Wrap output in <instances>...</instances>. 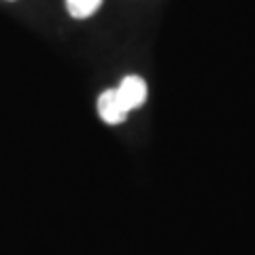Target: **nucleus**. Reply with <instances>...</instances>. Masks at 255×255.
<instances>
[{
	"mask_svg": "<svg viewBox=\"0 0 255 255\" xmlns=\"http://www.w3.org/2000/svg\"><path fill=\"white\" fill-rule=\"evenodd\" d=\"M115 90H117L119 100H122V105L126 107L128 113L134 111V109H138V107H142L145 105V100H147V83L136 75L126 77L124 81L119 83V87H115Z\"/></svg>",
	"mask_w": 255,
	"mask_h": 255,
	"instance_id": "obj_1",
	"label": "nucleus"
},
{
	"mask_svg": "<svg viewBox=\"0 0 255 255\" xmlns=\"http://www.w3.org/2000/svg\"><path fill=\"white\" fill-rule=\"evenodd\" d=\"M98 113H100V117L105 119L107 124H122V122H126L128 111L122 105V100H119L117 90H107L105 94H100V98H98Z\"/></svg>",
	"mask_w": 255,
	"mask_h": 255,
	"instance_id": "obj_2",
	"label": "nucleus"
},
{
	"mask_svg": "<svg viewBox=\"0 0 255 255\" xmlns=\"http://www.w3.org/2000/svg\"><path fill=\"white\" fill-rule=\"evenodd\" d=\"M102 0H66V9L75 19H87L100 9Z\"/></svg>",
	"mask_w": 255,
	"mask_h": 255,
	"instance_id": "obj_3",
	"label": "nucleus"
}]
</instances>
